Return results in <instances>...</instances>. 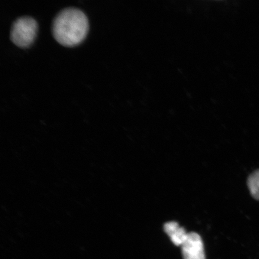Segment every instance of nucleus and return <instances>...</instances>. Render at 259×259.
Returning a JSON list of instances; mask_svg holds the SVG:
<instances>
[{
  "mask_svg": "<svg viewBox=\"0 0 259 259\" xmlns=\"http://www.w3.org/2000/svg\"><path fill=\"white\" fill-rule=\"evenodd\" d=\"M88 30L86 15L76 8L63 9L53 21L55 39L64 47H72L79 44L85 38Z\"/></svg>",
  "mask_w": 259,
  "mask_h": 259,
  "instance_id": "obj_1",
  "label": "nucleus"
},
{
  "mask_svg": "<svg viewBox=\"0 0 259 259\" xmlns=\"http://www.w3.org/2000/svg\"><path fill=\"white\" fill-rule=\"evenodd\" d=\"M37 32L36 21L29 16H22L12 26L11 39L18 47L28 48L33 43Z\"/></svg>",
  "mask_w": 259,
  "mask_h": 259,
  "instance_id": "obj_2",
  "label": "nucleus"
},
{
  "mask_svg": "<svg viewBox=\"0 0 259 259\" xmlns=\"http://www.w3.org/2000/svg\"><path fill=\"white\" fill-rule=\"evenodd\" d=\"M181 249L184 259H205L202 239L196 233H189Z\"/></svg>",
  "mask_w": 259,
  "mask_h": 259,
  "instance_id": "obj_3",
  "label": "nucleus"
},
{
  "mask_svg": "<svg viewBox=\"0 0 259 259\" xmlns=\"http://www.w3.org/2000/svg\"><path fill=\"white\" fill-rule=\"evenodd\" d=\"M164 231L170 240L177 246H181L187 238L188 233L176 222H167L164 225Z\"/></svg>",
  "mask_w": 259,
  "mask_h": 259,
  "instance_id": "obj_4",
  "label": "nucleus"
},
{
  "mask_svg": "<svg viewBox=\"0 0 259 259\" xmlns=\"http://www.w3.org/2000/svg\"><path fill=\"white\" fill-rule=\"evenodd\" d=\"M247 184L251 196L259 200V170L254 171L248 177Z\"/></svg>",
  "mask_w": 259,
  "mask_h": 259,
  "instance_id": "obj_5",
  "label": "nucleus"
}]
</instances>
